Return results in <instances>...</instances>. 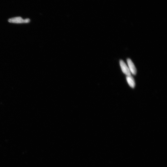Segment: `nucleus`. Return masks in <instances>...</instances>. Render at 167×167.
Listing matches in <instances>:
<instances>
[{
    "label": "nucleus",
    "mask_w": 167,
    "mask_h": 167,
    "mask_svg": "<svg viewBox=\"0 0 167 167\" xmlns=\"http://www.w3.org/2000/svg\"><path fill=\"white\" fill-rule=\"evenodd\" d=\"M8 21L10 23L16 24L27 23L30 22V19L28 18L24 19L21 17H17L9 19Z\"/></svg>",
    "instance_id": "1"
},
{
    "label": "nucleus",
    "mask_w": 167,
    "mask_h": 167,
    "mask_svg": "<svg viewBox=\"0 0 167 167\" xmlns=\"http://www.w3.org/2000/svg\"><path fill=\"white\" fill-rule=\"evenodd\" d=\"M126 80L130 86L132 88H134L135 86V82L134 78L131 75L127 76L126 77Z\"/></svg>",
    "instance_id": "4"
},
{
    "label": "nucleus",
    "mask_w": 167,
    "mask_h": 167,
    "mask_svg": "<svg viewBox=\"0 0 167 167\" xmlns=\"http://www.w3.org/2000/svg\"><path fill=\"white\" fill-rule=\"evenodd\" d=\"M127 62L129 66L130 70L133 74L136 75L137 71L136 67L133 63L130 58L127 59Z\"/></svg>",
    "instance_id": "3"
},
{
    "label": "nucleus",
    "mask_w": 167,
    "mask_h": 167,
    "mask_svg": "<svg viewBox=\"0 0 167 167\" xmlns=\"http://www.w3.org/2000/svg\"><path fill=\"white\" fill-rule=\"evenodd\" d=\"M120 65L123 73L127 76L131 75V73L129 68L124 62L122 60L120 61Z\"/></svg>",
    "instance_id": "2"
}]
</instances>
